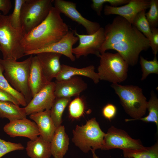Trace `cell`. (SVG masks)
<instances>
[{
	"instance_id": "cell-1",
	"label": "cell",
	"mask_w": 158,
	"mask_h": 158,
	"mask_svg": "<svg viewBox=\"0 0 158 158\" xmlns=\"http://www.w3.org/2000/svg\"><path fill=\"white\" fill-rule=\"evenodd\" d=\"M105 39L100 54L107 50L116 51L129 66L137 63L140 52L150 47L149 40L132 24L117 16L104 28Z\"/></svg>"
},
{
	"instance_id": "cell-2",
	"label": "cell",
	"mask_w": 158,
	"mask_h": 158,
	"mask_svg": "<svg viewBox=\"0 0 158 158\" xmlns=\"http://www.w3.org/2000/svg\"><path fill=\"white\" fill-rule=\"evenodd\" d=\"M60 14L53 6L42 23L25 34L21 42L25 52L39 49L58 42L67 34L68 27Z\"/></svg>"
},
{
	"instance_id": "cell-3",
	"label": "cell",
	"mask_w": 158,
	"mask_h": 158,
	"mask_svg": "<svg viewBox=\"0 0 158 158\" xmlns=\"http://www.w3.org/2000/svg\"><path fill=\"white\" fill-rule=\"evenodd\" d=\"M32 56V55H30L21 61L12 59L0 58V64L3 68L5 77L14 89L24 96L27 104L32 98L29 78Z\"/></svg>"
},
{
	"instance_id": "cell-4",
	"label": "cell",
	"mask_w": 158,
	"mask_h": 158,
	"mask_svg": "<svg viewBox=\"0 0 158 158\" xmlns=\"http://www.w3.org/2000/svg\"><path fill=\"white\" fill-rule=\"evenodd\" d=\"M25 34L22 28L12 25L9 15H0V48L3 59L17 60L25 56L21 41Z\"/></svg>"
},
{
	"instance_id": "cell-5",
	"label": "cell",
	"mask_w": 158,
	"mask_h": 158,
	"mask_svg": "<svg viewBox=\"0 0 158 158\" xmlns=\"http://www.w3.org/2000/svg\"><path fill=\"white\" fill-rule=\"evenodd\" d=\"M111 86L118 96L126 113L133 118L126 119V122L137 120L145 114L147 101L142 89L137 86L117 83H112Z\"/></svg>"
},
{
	"instance_id": "cell-6",
	"label": "cell",
	"mask_w": 158,
	"mask_h": 158,
	"mask_svg": "<svg viewBox=\"0 0 158 158\" xmlns=\"http://www.w3.org/2000/svg\"><path fill=\"white\" fill-rule=\"evenodd\" d=\"M72 132V141L83 152L102 149L105 133L101 130L95 118L88 120L84 125H76Z\"/></svg>"
},
{
	"instance_id": "cell-7",
	"label": "cell",
	"mask_w": 158,
	"mask_h": 158,
	"mask_svg": "<svg viewBox=\"0 0 158 158\" xmlns=\"http://www.w3.org/2000/svg\"><path fill=\"white\" fill-rule=\"evenodd\" d=\"M99 57L97 73L99 80L118 83L126 79L129 65L118 53L105 52Z\"/></svg>"
},
{
	"instance_id": "cell-8",
	"label": "cell",
	"mask_w": 158,
	"mask_h": 158,
	"mask_svg": "<svg viewBox=\"0 0 158 158\" xmlns=\"http://www.w3.org/2000/svg\"><path fill=\"white\" fill-rule=\"evenodd\" d=\"M53 0H26L21 9V23L25 34L42 23L53 7Z\"/></svg>"
},
{
	"instance_id": "cell-9",
	"label": "cell",
	"mask_w": 158,
	"mask_h": 158,
	"mask_svg": "<svg viewBox=\"0 0 158 158\" xmlns=\"http://www.w3.org/2000/svg\"><path fill=\"white\" fill-rule=\"evenodd\" d=\"M145 147L140 140L132 138L124 130L112 126L105 133L101 150H139Z\"/></svg>"
},
{
	"instance_id": "cell-10",
	"label": "cell",
	"mask_w": 158,
	"mask_h": 158,
	"mask_svg": "<svg viewBox=\"0 0 158 158\" xmlns=\"http://www.w3.org/2000/svg\"><path fill=\"white\" fill-rule=\"evenodd\" d=\"M74 35L78 38V45L73 48L72 53L75 58L86 56L92 54L99 56L100 51L105 39L104 28L101 27L96 32L92 34H80L73 30Z\"/></svg>"
},
{
	"instance_id": "cell-11",
	"label": "cell",
	"mask_w": 158,
	"mask_h": 158,
	"mask_svg": "<svg viewBox=\"0 0 158 158\" xmlns=\"http://www.w3.org/2000/svg\"><path fill=\"white\" fill-rule=\"evenodd\" d=\"M54 7L60 13L84 27L87 34H93L101 27L98 23L91 21L83 17L76 9V5L72 2L64 0H54Z\"/></svg>"
},
{
	"instance_id": "cell-12",
	"label": "cell",
	"mask_w": 158,
	"mask_h": 158,
	"mask_svg": "<svg viewBox=\"0 0 158 158\" xmlns=\"http://www.w3.org/2000/svg\"><path fill=\"white\" fill-rule=\"evenodd\" d=\"M55 83H48L32 98L24 107L27 115L50 109L55 99Z\"/></svg>"
},
{
	"instance_id": "cell-13",
	"label": "cell",
	"mask_w": 158,
	"mask_h": 158,
	"mask_svg": "<svg viewBox=\"0 0 158 158\" xmlns=\"http://www.w3.org/2000/svg\"><path fill=\"white\" fill-rule=\"evenodd\" d=\"M78 40V37L74 35L73 30H71L58 41L39 49L25 52V56L51 52L63 55L74 61L75 57L72 53L73 47Z\"/></svg>"
},
{
	"instance_id": "cell-14",
	"label": "cell",
	"mask_w": 158,
	"mask_h": 158,
	"mask_svg": "<svg viewBox=\"0 0 158 158\" xmlns=\"http://www.w3.org/2000/svg\"><path fill=\"white\" fill-rule=\"evenodd\" d=\"M150 1L146 0H130L123 6H113L106 5L104 8V13L108 16L115 14L120 16L131 24L140 12L149 8Z\"/></svg>"
},
{
	"instance_id": "cell-15",
	"label": "cell",
	"mask_w": 158,
	"mask_h": 158,
	"mask_svg": "<svg viewBox=\"0 0 158 158\" xmlns=\"http://www.w3.org/2000/svg\"><path fill=\"white\" fill-rule=\"evenodd\" d=\"M3 129L11 137H25L32 140L35 139L40 135L35 122L26 118L10 121L5 125Z\"/></svg>"
},
{
	"instance_id": "cell-16",
	"label": "cell",
	"mask_w": 158,
	"mask_h": 158,
	"mask_svg": "<svg viewBox=\"0 0 158 158\" xmlns=\"http://www.w3.org/2000/svg\"><path fill=\"white\" fill-rule=\"evenodd\" d=\"M55 83L54 93L56 98H71L79 96L87 86L80 77L77 76L66 80L56 81Z\"/></svg>"
},
{
	"instance_id": "cell-17",
	"label": "cell",
	"mask_w": 158,
	"mask_h": 158,
	"mask_svg": "<svg viewBox=\"0 0 158 158\" xmlns=\"http://www.w3.org/2000/svg\"><path fill=\"white\" fill-rule=\"evenodd\" d=\"M41 63L45 78L48 82L52 81L60 73L61 65L60 54L51 52H43L37 54Z\"/></svg>"
},
{
	"instance_id": "cell-18",
	"label": "cell",
	"mask_w": 158,
	"mask_h": 158,
	"mask_svg": "<svg viewBox=\"0 0 158 158\" xmlns=\"http://www.w3.org/2000/svg\"><path fill=\"white\" fill-rule=\"evenodd\" d=\"M29 117L37 124L40 136L50 142L56 129L51 117L50 110L32 114Z\"/></svg>"
},
{
	"instance_id": "cell-19",
	"label": "cell",
	"mask_w": 158,
	"mask_h": 158,
	"mask_svg": "<svg viewBox=\"0 0 158 158\" xmlns=\"http://www.w3.org/2000/svg\"><path fill=\"white\" fill-rule=\"evenodd\" d=\"M37 56H32L30 68L29 84L32 98L48 83Z\"/></svg>"
},
{
	"instance_id": "cell-20",
	"label": "cell",
	"mask_w": 158,
	"mask_h": 158,
	"mask_svg": "<svg viewBox=\"0 0 158 158\" xmlns=\"http://www.w3.org/2000/svg\"><path fill=\"white\" fill-rule=\"evenodd\" d=\"M61 66V72L56 78V81L66 80L76 75H81L90 78L95 84L99 82L98 75L95 72V67L92 65L81 68L63 64Z\"/></svg>"
},
{
	"instance_id": "cell-21",
	"label": "cell",
	"mask_w": 158,
	"mask_h": 158,
	"mask_svg": "<svg viewBox=\"0 0 158 158\" xmlns=\"http://www.w3.org/2000/svg\"><path fill=\"white\" fill-rule=\"evenodd\" d=\"M69 139L64 126L56 128L50 142L51 155L54 158H63L68 150Z\"/></svg>"
},
{
	"instance_id": "cell-22",
	"label": "cell",
	"mask_w": 158,
	"mask_h": 158,
	"mask_svg": "<svg viewBox=\"0 0 158 158\" xmlns=\"http://www.w3.org/2000/svg\"><path fill=\"white\" fill-rule=\"evenodd\" d=\"M26 150L30 158H50L51 155L50 142L40 136L34 140L28 141Z\"/></svg>"
},
{
	"instance_id": "cell-23",
	"label": "cell",
	"mask_w": 158,
	"mask_h": 158,
	"mask_svg": "<svg viewBox=\"0 0 158 158\" xmlns=\"http://www.w3.org/2000/svg\"><path fill=\"white\" fill-rule=\"evenodd\" d=\"M9 102L0 101V117L6 118L9 121L26 118L24 107Z\"/></svg>"
},
{
	"instance_id": "cell-24",
	"label": "cell",
	"mask_w": 158,
	"mask_h": 158,
	"mask_svg": "<svg viewBox=\"0 0 158 158\" xmlns=\"http://www.w3.org/2000/svg\"><path fill=\"white\" fill-rule=\"evenodd\" d=\"M71 101V98H55L50 110L51 117L56 128L61 125L63 112Z\"/></svg>"
},
{
	"instance_id": "cell-25",
	"label": "cell",
	"mask_w": 158,
	"mask_h": 158,
	"mask_svg": "<svg viewBox=\"0 0 158 158\" xmlns=\"http://www.w3.org/2000/svg\"><path fill=\"white\" fill-rule=\"evenodd\" d=\"M124 157L133 158H158V142L149 147H145L139 150H124L123 151Z\"/></svg>"
},
{
	"instance_id": "cell-26",
	"label": "cell",
	"mask_w": 158,
	"mask_h": 158,
	"mask_svg": "<svg viewBox=\"0 0 158 158\" xmlns=\"http://www.w3.org/2000/svg\"><path fill=\"white\" fill-rule=\"evenodd\" d=\"M149 111L148 115L146 116L142 117L137 120H142L146 122H154L158 129V99L153 91L151 92V97L147 106Z\"/></svg>"
},
{
	"instance_id": "cell-27",
	"label": "cell",
	"mask_w": 158,
	"mask_h": 158,
	"mask_svg": "<svg viewBox=\"0 0 158 158\" xmlns=\"http://www.w3.org/2000/svg\"><path fill=\"white\" fill-rule=\"evenodd\" d=\"M85 102L81 97H76L69 102L68 106V115L72 120H77L83 116L86 109Z\"/></svg>"
},
{
	"instance_id": "cell-28",
	"label": "cell",
	"mask_w": 158,
	"mask_h": 158,
	"mask_svg": "<svg viewBox=\"0 0 158 158\" xmlns=\"http://www.w3.org/2000/svg\"><path fill=\"white\" fill-rule=\"evenodd\" d=\"M3 72V68L0 64V89L10 93L17 100L20 105L25 107L27 104L24 97L11 86L5 77Z\"/></svg>"
},
{
	"instance_id": "cell-29",
	"label": "cell",
	"mask_w": 158,
	"mask_h": 158,
	"mask_svg": "<svg viewBox=\"0 0 158 158\" xmlns=\"http://www.w3.org/2000/svg\"><path fill=\"white\" fill-rule=\"evenodd\" d=\"M145 11L143 10L139 12L135 17L132 24L149 40L151 37L152 32L150 27L145 16Z\"/></svg>"
},
{
	"instance_id": "cell-30",
	"label": "cell",
	"mask_w": 158,
	"mask_h": 158,
	"mask_svg": "<svg viewBox=\"0 0 158 158\" xmlns=\"http://www.w3.org/2000/svg\"><path fill=\"white\" fill-rule=\"evenodd\" d=\"M140 63L142 72L141 80L146 79L151 73L158 74V61L156 56H154L152 60L148 61L142 56H140Z\"/></svg>"
},
{
	"instance_id": "cell-31",
	"label": "cell",
	"mask_w": 158,
	"mask_h": 158,
	"mask_svg": "<svg viewBox=\"0 0 158 158\" xmlns=\"http://www.w3.org/2000/svg\"><path fill=\"white\" fill-rule=\"evenodd\" d=\"M26 0H15L14 7L12 13L9 15L10 22L13 27L17 29L22 28L21 23V11Z\"/></svg>"
},
{
	"instance_id": "cell-32",
	"label": "cell",
	"mask_w": 158,
	"mask_h": 158,
	"mask_svg": "<svg viewBox=\"0 0 158 158\" xmlns=\"http://www.w3.org/2000/svg\"><path fill=\"white\" fill-rule=\"evenodd\" d=\"M149 11L145 16L151 28H156L158 23V0H151Z\"/></svg>"
},
{
	"instance_id": "cell-33",
	"label": "cell",
	"mask_w": 158,
	"mask_h": 158,
	"mask_svg": "<svg viewBox=\"0 0 158 158\" xmlns=\"http://www.w3.org/2000/svg\"><path fill=\"white\" fill-rule=\"evenodd\" d=\"M24 149L25 147L21 143L6 141L0 138V158L10 152Z\"/></svg>"
},
{
	"instance_id": "cell-34",
	"label": "cell",
	"mask_w": 158,
	"mask_h": 158,
	"mask_svg": "<svg viewBox=\"0 0 158 158\" xmlns=\"http://www.w3.org/2000/svg\"><path fill=\"white\" fill-rule=\"evenodd\" d=\"M117 112L116 107L114 104L108 103L103 108L102 113L103 116L109 121L115 116Z\"/></svg>"
},
{
	"instance_id": "cell-35",
	"label": "cell",
	"mask_w": 158,
	"mask_h": 158,
	"mask_svg": "<svg viewBox=\"0 0 158 158\" xmlns=\"http://www.w3.org/2000/svg\"><path fill=\"white\" fill-rule=\"evenodd\" d=\"M151 29L152 35L149 40L150 47L154 56H157L158 51V29L157 28H151Z\"/></svg>"
},
{
	"instance_id": "cell-36",
	"label": "cell",
	"mask_w": 158,
	"mask_h": 158,
	"mask_svg": "<svg viewBox=\"0 0 158 158\" xmlns=\"http://www.w3.org/2000/svg\"><path fill=\"white\" fill-rule=\"evenodd\" d=\"M92 8L95 11L99 16L101 15L103 5L105 3L110 2L109 0H92Z\"/></svg>"
},
{
	"instance_id": "cell-37",
	"label": "cell",
	"mask_w": 158,
	"mask_h": 158,
	"mask_svg": "<svg viewBox=\"0 0 158 158\" xmlns=\"http://www.w3.org/2000/svg\"><path fill=\"white\" fill-rule=\"evenodd\" d=\"M0 101L11 102L15 104L20 105L18 101L12 95L1 89H0Z\"/></svg>"
},
{
	"instance_id": "cell-38",
	"label": "cell",
	"mask_w": 158,
	"mask_h": 158,
	"mask_svg": "<svg viewBox=\"0 0 158 158\" xmlns=\"http://www.w3.org/2000/svg\"><path fill=\"white\" fill-rule=\"evenodd\" d=\"M12 3L10 0H0V11L3 15H6L12 8ZM0 12V15H1Z\"/></svg>"
},
{
	"instance_id": "cell-39",
	"label": "cell",
	"mask_w": 158,
	"mask_h": 158,
	"mask_svg": "<svg viewBox=\"0 0 158 158\" xmlns=\"http://www.w3.org/2000/svg\"><path fill=\"white\" fill-rule=\"evenodd\" d=\"M91 152L92 153L93 158H99L96 154L95 151L91 150Z\"/></svg>"
},
{
	"instance_id": "cell-40",
	"label": "cell",
	"mask_w": 158,
	"mask_h": 158,
	"mask_svg": "<svg viewBox=\"0 0 158 158\" xmlns=\"http://www.w3.org/2000/svg\"><path fill=\"white\" fill-rule=\"evenodd\" d=\"M125 158H133V157H124Z\"/></svg>"
},
{
	"instance_id": "cell-41",
	"label": "cell",
	"mask_w": 158,
	"mask_h": 158,
	"mask_svg": "<svg viewBox=\"0 0 158 158\" xmlns=\"http://www.w3.org/2000/svg\"></svg>"
}]
</instances>
